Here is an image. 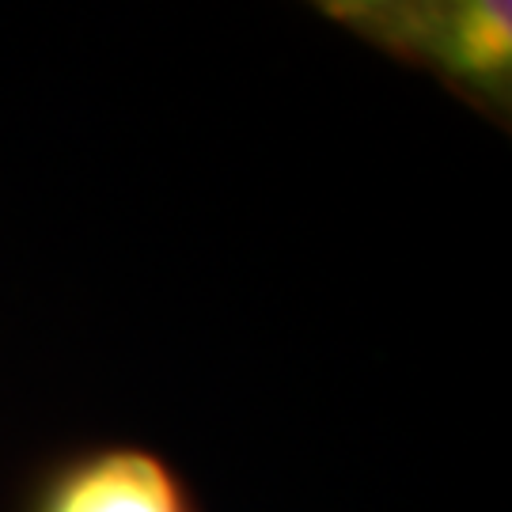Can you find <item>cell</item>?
I'll return each mask as SVG.
<instances>
[{"mask_svg": "<svg viewBox=\"0 0 512 512\" xmlns=\"http://www.w3.org/2000/svg\"><path fill=\"white\" fill-rule=\"evenodd\" d=\"M395 46H418L437 61L440 73L459 76L475 88L497 92L509 80L512 19L509 4L471 0L440 8H406L403 16H380Z\"/></svg>", "mask_w": 512, "mask_h": 512, "instance_id": "obj_1", "label": "cell"}, {"mask_svg": "<svg viewBox=\"0 0 512 512\" xmlns=\"http://www.w3.org/2000/svg\"><path fill=\"white\" fill-rule=\"evenodd\" d=\"M38 512H194L183 482L164 459L110 448L69 467Z\"/></svg>", "mask_w": 512, "mask_h": 512, "instance_id": "obj_2", "label": "cell"}]
</instances>
